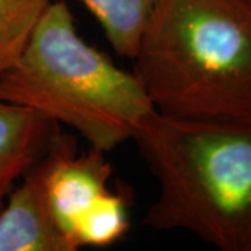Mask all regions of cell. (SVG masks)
Returning <instances> with one entry per match:
<instances>
[{"label":"cell","instance_id":"6da1fadb","mask_svg":"<svg viewBox=\"0 0 251 251\" xmlns=\"http://www.w3.org/2000/svg\"><path fill=\"white\" fill-rule=\"evenodd\" d=\"M158 184L144 215L222 251H251V117L152 113L133 138Z\"/></svg>","mask_w":251,"mask_h":251},{"label":"cell","instance_id":"7a4b0ae2","mask_svg":"<svg viewBox=\"0 0 251 251\" xmlns=\"http://www.w3.org/2000/svg\"><path fill=\"white\" fill-rule=\"evenodd\" d=\"M133 62L161 115L251 117V0H159Z\"/></svg>","mask_w":251,"mask_h":251},{"label":"cell","instance_id":"3957f363","mask_svg":"<svg viewBox=\"0 0 251 251\" xmlns=\"http://www.w3.org/2000/svg\"><path fill=\"white\" fill-rule=\"evenodd\" d=\"M0 98L72 127L105 152L133 140L156 112L133 72L81 38L66 0L46 7L17 60L0 74Z\"/></svg>","mask_w":251,"mask_h":251},{"label":"cell","instance_id":"277c9868","mask_svg":"<svg viewBox=\"0 0 251 251\" xmlns=\"http://www.w3.org/2000/svg\"><path fill=\"white\" fill-rule=\"evenodd\" d=\"M49 171L46 191L49 206L57 227L72 250H78L77 229L82 218L109 190L112 165L106 152L90 147L78 153L73 135L54 137L49 147Z\"/></svg>","mask_w":251,"mask_h":251},{"label":"cell","instance_id":"5b68a950","mask_svg":"<svg viewBox=\"0 0 251 251\" xmlns=\"http://www.w3.org/2000/svg\"><path fill=\"white\" fill-rule=\"evenodd\" d=\"M48 151L10 191L0 209V251H73L49 206Z\"/></svg>","mask_w":251,"mask_h":251},{"label":"cell","instance_id":"8992f818","mask_svg":"<svg viewBox=\"0 0 251 251\" xmlns=\"http://www.w3.org/2000/svg\"><path fill=\"white\" fill-rule=\"evenodd\" d=\"M59 131V125L41 113L0 98V209Z\"/></svg>","mask_w":251,"mask_h":251},{"label":"cell","instance_id":"52a82bcc","mask_svg":"<svg viewBox=\"0 0 251 251\" xmlns=\"http://www.w3.org/2000/svg\"><path fill=\"white\" fill-rule=\"evenodd\" d=\"M97 18L117 54L134 59L159 0H77Z\"/></svg>","mask_w":251,"mask_h":251},{"label":"cell","instance_id":"ba28073f","mask_svg":"<svg viewBox=\"0 0 251 251\" xmlns=\"http://www.w3.org/2000/svg\"><path fill=\"white\" fill-rule=\"evenodd\" d=\"M130 201L127 188H110L82 218L77 229L78 247H108L119 242L130 227Z\"/></svg>","mask_w":251,"mask_h":251},{"label":"cell","instance_id":"9c48e42d","mask_svg":"<svg viewBox=\"0 0 251 251\" xmlns=\"http://www.w3.org/2000/svg\"><path fill=\"white\" fill-rule=\"evenodd\" d=\"M53 0H0V74L11 67Z\"/></svg>","mask_w":251,"mask_h":251}]
</instances>
